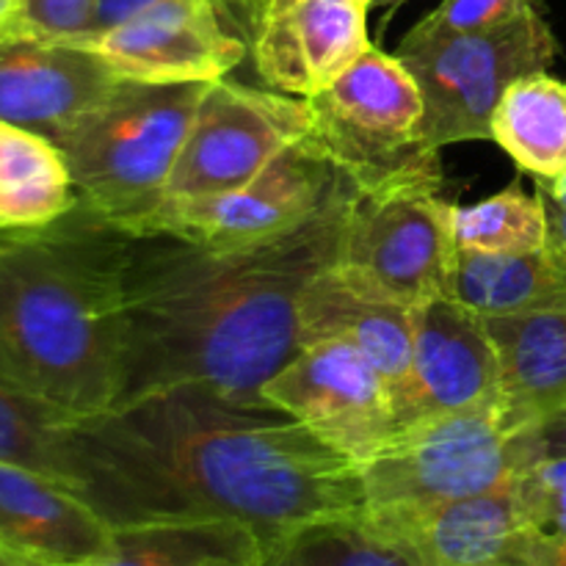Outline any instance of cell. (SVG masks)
Segmentation results:
<instances>
[{
    "label": "cell",
    "instance_id": "obj_1",
    "mask_svg": "<svg viewBox=\"0 0 566 566\" xmlns=\"http://www.w3.org/2000/svg\"><path fill=\"white\" fill-rule=\"evenodd\" d=\"M352 191L346 180L313 219L252 247L130 232L114 409L164 392L269 407L260 390L298 354L304 287L335 260Z\"/></svg>",
    "mask_w": 566,
    "mask_h": 566
},
{
    "label": "cell",
    "instance_id": "obj_2",
    "mask_svg": "<svg viewBox=\"0 0 566 566\" xmlns=\"http://www.w3.org/2000/svg\"><path fill=\"white\" fill-rule=\"evenodd\" d=\"M114 528L160 520H230L265 545L365 509L363 470L274 407L164 392L99 415Z\"/></svg>",
    "mask_w": 566,
    "mask_h": 566
},
{
    "label": "cell",
    "instance_id": "obj_3",
    "mask_svg": "<svg viewBox=\"0 0 566 566\" xmlns=\"http://www.w3.org/2000/svg\"><path fill=\"white\" fill-rule=\"evenodd\" d=\"M130 232L77 202L0 241V376L81 415L122 390V269Z\"/></svg>",
    "mask_w": 566,
    "mask_h": 566
},
{
    "label": "cell",
    "instance_id": "obj_4",
    "mask_svg": "<svg viewBox=\"0 0 566 566\" xmlns=\"http://www.w3.org/2000/svg\"><path fill=\"white\" fill-rule=\"evenodd\" d=\"M205 88L208 83L122 77L103 103L55 138L77 202L122 230L153 213L166 197Z\"/></svg>",
    "mask_w": 566,
    "mask_h": 566
},
{
    "label": "cell",
    "instance_id": "obj_5",
    "mask_svg": "<svg viewBox=\"0 0 566 566\" xmlns=\"http://www.w3.org/2000/svg\"><path fill=\"white\" fill-rule=\"evenodd\" d=\"M528 468L523 437L506 398L398 429L363 470L365 509L407 514L514 484Z\"/></svg>",
    "mask_w": 566,
    "mask_h": 566
},
{
    "label": "cell",
    "instance_id": "obj_6",
    "mask_svg": "<svg viewBox=\"0 0 566 566\" xmlns=\"http://www.w3.org/2000/svg\"><path fill=\"white\" fill-rule=\"evenodd\" d=\"M558 53L539 9L492 31L403 36L396 59L423 94V142L431 153L492 138V114L514 81L547 72Z\"/></svg>",
    "mask_w": 566,
    "mask_h": 566
},
{
    "label": "cell",
    "instance_id": "obj_7",
    "mask_svg": "<svg viewBox=\"0 0 566 566\" xmlns=\"http://www.w3.org/2000/svg\"><path fill=\"white\" fill-rule=\"evenodd\" d=\"M304 99L313 111L310 142L354 188L442 171L440 153L423 142V94L396 53L370 44L335 83Z\"/></svg>",
    "mask_w": 566,
    "mask_h": 566
},
{
    "label": "cell",
    "instance_id": "obj_8",
    "mask_svg": "<svg viewBox=\"0 0 566 566\" xmlns=\"http://www.w3.org/2000/svg\"><path fill=\"white\" fill-rule=\"evenodd\" d=\"M453 258V202L442 197V171L354 188L335 252L343 271L418 307L448 291Z\"/></svg>",
    "mask_w": 566,
    "mask_h": 566
},
{
    "label": "cell",
    "instance_id": "obj_9",
    "mask_svg": "<svg viewBox=\"0 0 566 566\" xmlns=\"http://www.w3.org/2000/svg\"><path fill=\"white\" fill-rule=\"evenodd\" d=\"M346 182L310 136L254 180L202 197H166L127 232L169 235L199 247L235 249L269 241L313 219Z\"/></svg>",
    "mask_w": 566,
    "mask_h": 566
},
{
    "label": "cell",
    "instance_id": "obj_10",
    "mask_svg": "<svg viewBox=\"0 0 566 566\" xmlns=\"http://www.w3.org/2000/svg\"><path fill=\"white\" fill-rule=\"evenodd\" d=\"M310 133L313 111L304 97L224 77L208 83L166 197H202L243 186Z\"/></svg>",
    "mask_w": 566,
    "mask_h": 566
},
{
    "label": "cell",
    "instance_id": "obj_11",
    "mask_svg": "<svg viewBox=\"0 0 566 566\" xmlns=\"http://www.w3.org/2000/svg\"><path fill=\"white\" fill-rule=\"evenodd\" d=\"M269 407L296 418L326 446L365 464L392 434V398L379 370L337 340L298 348L260 390Z\"/></svg>",
    "mask_w": 566,
    "mask_h": 566
},
{
    "label": "cell",
    "instance_id": "obj_12",
    "mask_svg": "<svg viewBox=\"0 0 566 566\" xmlns=\"http://www.w3.org/2000/svg\"><path fill=\"white\" fill-rule=\"evenodd\" d=\"M75 44L94 50L125 81L142 83L221 81L252 50L224 0H164Z\"/></svg>",
    "mask_w": 566,
    "mask_h": 566
},
{
    "label": "cell",
    "instance_id": "obj_13",
    "mask_svg": "<svg viewBox=\"0 0 566 566\" xmlns=\"http://www.w3.org/2000/svg\"><path fill=\"white\" fill-rule=\"evenodd\" d=\"M501 398V357L484 315L448 293L418 304L412 363L407 381L392 398L396 431Z\"/></svg>",
    "mask_w": 566,
    "mask_h": 566
},
{
    "label": "cell",
    "instance_id": "obj_14",
    "mask_svg": "<svg viewBox=\"0 0 566 566\" xmlns=\"http://www.w3.org/2000/svg\"><path fill=\"white\" fill-rule=\"evenodd\" d=\"M368 517L398 536L420 566H566V553L525 517L512 486L426 512Z\"/></svg>",
    "mask_w": 566,
    "mask_h": 566
},
{
    "label": "cell",
    "instance_id": "obj_15",
    "mask_svg": "<svg viewBox=\"0 0 566 566\" xmlns=\"http://www.w3.org/2000/svg\"><path fill=\"white\" fill-rule=\"evenodd\" d=\"M119 81L83 44L31 31L0 33V122L42 133L53 144Z\"/></svg>",
    "mask_w": 566,
    "mask_h": 566
},
{
    "label": "cell",
    "instance_id": "obj_16",
    "mask_svg": "<svg viewBox=\"0 0 566 566\" xmlns=\"http://www.w3.org/2000/svg\"><path fill=\"white\" fill-rule=\"evenodd\" d=\"M368 9L357 0H271L252 36L260 77L291 97H313L365 50Z\"/></svg>",
    "mask_w": 566,
    "mask_h": 566
},
{
    "label": "cell",
    "instance_id": "obj_17",
    "mask_svg": "<svg viewBox=\"0 0 566 566\" xmlns=\"http://www.w3.org/2000/svg\"><path fill=\"white\" fill-rule=\"evenodd\" d=\"M348 343L385 379L390 398L407 381L415 343V307L326 263L304 287L298 310V348Z\"/></svg>",
    "mask_w": 566,
    "mask_h": 566
},
{
    "label": "cell",
    "instance_id": "obj_18",
    "mask_svg": "<svg viewBox=\"0 0 566 566\" xmlns=\"http://www.w3.org/2000/svg\"><path fill=\"white\" fill-rule=\"evenodd\" d=\"M116 528L77 492L0 462V553L36 566H77L105 556Z\"/></svg>",
    "mask_w": 566,
    "mask_h": 566
},
{
    "label": "cell",
    "instance_id": "obj_19",
    "mask_svg": "<svg viewBox=\"0 0 566 566\" xmlns=\"http://www.w3.org/2000/svg\"><path fill=\"white\" fill-rule=\"evenodd\" d=\"M503 370L509 420L520 431L566 403V310L484 315Z\"/></svg>",
    "mask_w": 566,
    "mask_h": 566
},
{
    "label": "cell",
    "instance_id": "obj_20",
    "mask_svg": "<svg viewBox=\"0 0 566 566\" xmlns=\"http://www.w3.org/2000/svg\"><path fill=\"white\" fill-rule=\"evenodd\" d=\"M446 293L479 315L566 310V249L553 243L528 254H481L457 249Z\"/></svg>",
    "mask_w": 566,
    "mask_h": 566
},
{
    "label": "cell",
    "instance_id": "obj_21",
    "mask_svg": "<svg viewBox=\"0 0 566 566\" xmlns=\"http://www.w3.org/2000/svg\"><path fill=\"white\" fill-rule=\"evenodd\" d=\"M6 562L36 566L9 556ZM77 566H265V545L230 520H160L122 525L105 556Z\"/></svg>",
    "mask_w": 566,
    "mask_h": 566
},
{
    "label": "cell",
    "instance_id": "obj_22",
    "mask_svg": "<svg viewBox=\"0 0 566 566\" xmlns=\"http://www.w3.org/2000/svg\"><path fill=\"white\" fill-rule=\"evenodd\" d=\"M75 208L64 153L42 133L0 122V232L42 230Z\"/></svg>",
    "mask_w": 566,
    "mask_h": 566
},
{
    "label": "cell",
    "instance_id": "obj_23",
    "mask_svg": "<svg viewBox=\"0 0 566 566\" xmlns=\"http://www.w3.org/2000/svg\"><path fill=\"white\" fill-rule=\"evenodd\" d=\"M492 142L536 180L566 175V83L551 72L514 81L492 114Z\"/></svg>",
    "mask_w": 566,
    "mask_h": 566
},
{
    "label": "cell",
    "instance_id": "obj_24",
    "mask_svg": "<svg viewBox=\"0 0 566 566\" xmlns=\"http://www.w3.org/2000/svg\"><path fill=\"white\" fill-rule=\"evenodd\" d=\"M271 566H420L398 536L381 528L368 512L324 520L296 531L276 547Z\"/></svg>",
    "mask_w": 566,
    "mask_h": 566
},
{
    "label": "cell",
    "instance_id": "obj_25",
    "mask_svg": "<svg viewBox=\"0 0 566 566\" xmlns=\"http://www.w3.org/2000/svg\"><path fill=\"white\" fill-rule=\"evenodd\" d=\"M457 249L481 254H528L547 247V216L536 193L512 182L475 205H453Z\"/></svg>",
    "mask_w": 566,
    "mask_h": 566
},
{
    "label": "cell",
    "instance_id": "obj_26",
    "mask_svg": "<svg viewBox=\"0 0 566 566\" xmlns=\"http://www.w3.org/2000/svg\"><path fill=\"white\" fill-rule=\"evenodd\" d=\"M525 517L566 553V459H539L512 484Z\"/></svg>",
    "mask_w": 566,
    "mask_h": 566
},
{
    "label": "cell",
    "instance_id": "obj_27",
    "mask_svg": "<svg viewBox=\"0 0 566 566\" xmlns=\"http://www.w3.org/2000/svg\"><path fill=\"white\" fill-rule=\"evenodd\" d=\"M539 9L536 0H442L426 20L409 31V36H457V33L492 31Z\"/></svg>",
    "mask_w": 566,
    "mask_h": 566
},
{
    "label": "cell",
    "instance_id": "obj_28",
    "mask_svg": "<svg viewBox=\"0 0 566 566\" xmlns=\"http://www.w3.org/2000/svg\"><path fill=\"white\" fill-rule=\"evenodd\" d=\"M97 0H25L20 31L77 42L92 25Z\"/></svg>",
    "mask_w": 566,
    "mask_h": 566
},
{
    "label": "cell",
    "instance_id": "obj_29",
    "mask_svg": "<svg viewBox=\"0 0 566 566\" xmlns=\"http://www.w3.org/2000/svg\"><path fill=\"white\" fill-rule=\"evenodd\" d=\"M528 464L539 459H566V403L520 431Z\"/></svg>",
    "mask_w": 566,
    "mask_h": 566
},
{
    "label": "cell",
    "instance_id": "obj_30",
    "mask_svg": "<svg viewBox=\"0 0 566 566\" xmlns=\"http://www.w3.org/2000/svg\"><path fill=\"white\" fill-rule=\"evenodd\" d=\"M536 197L547 216V243L566 249V175L536 180Z\"/></svg>",
    "mask_w": 566,
    "mask_h": 566
},
{
    "label": "cell",
    "instance_id": "obj_31",
    "mask_svg": "<svg viewBox=\"0 0 566 566\" xmlns=\"http://www.w3.org/2000/svg\"><path fill=\"white\" fill-rule=\"evenodd\" d=\"M158 3H164V0H97L92 25H88L86 36H81L77 42H83V39H88V36H97V33H103V31H111V28L133 20L136 14H142V11L153 9V6H158Z\"/></svg>",
    "mask_w": 566,
    "mask_h": 566
},
{
    "label": "cell",
    "instance_id": "obj_32",
    "mask_svg": "<svg viewBox=\"0 0 566 566\" xmlns=\"http://www.w3.org/2000/svg\"><path fill=\"white\" fill-rule=\"evenodd\" d=\"M224 3H227V9L238 17V22H241V17H243V31H247L249 42H252L254 31H258L260 20H263V14H265V9L271 6V0H224Z\"/></svg>",
    "mask_w": 566,
    "mask_h": 566
},
{
    "label": "cell",
    "instance_id": "obj_33",
    "mask_svg": "<svg viewBox=\"0 0 566 566\" xmlns=\"http://www.w3.org/2000/svg\"><path fill=\"white\" fill-rule=\"evenodd\" d=\"M25 0H0V33L20 31Z\"/></svg>",
    "mask_w": 566,
    "mask_h": 566
},
{
    "label": "cell",
    "instance_id": "obj_34",
    "mask_svg": "<svg viewBox=\"0 0 566 566\" xmlns=\"http://www.w3.org/2000/svg\"><path fill=\"white\" fill-rule=\"evenodd\" d=\"M359 6H365V9H370V6H374V0H357Z\"/></svg>",
    "mask_w": 566,
    "mask_h": 566
},
{
    "label": "cell",
    "instance_id": "obj_35",
    "mask_svg": "<svg viewBox=\"0 0 566 566\" xmlns=\"http://www.w3.org/2000/svg\"><path fill=\"white\" fill-rule=\"evenodd\" d=\"M0 566H11L9 562H6V556H0Z\"/></svg>",
    "mask_w": 566,
    "mask_h": 566
},
{
    "label": "cell",
    "instance_id": "obj_36",
    "mask_svg": "<svg viewBox=\"0 0 566 566\" xmlns=\"http://www.w3.org/2000/svg\"><path fill=\"white\" fill-rule=\"evenodd\" d=\"M3 238H9V235H6V232H0V241H3Z\"/></svg>",
    "mask_w": 566,
    "mask_h": 566
},
{
    "label": "cell",
    "instance_id": "obj_37",
    "mask_svg": "<svg viewBox=\"0 0 566 566\" xmlns=\"http://www.w3.org/2000/svg\"><path fill=\"white\" fill-rule=\"evenodd\" d=\"M265 566H271V564H265Z\"/></svg>",
    "mask_w": 566,
    "mask_h": 566
}]
</instances>
